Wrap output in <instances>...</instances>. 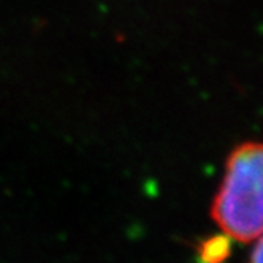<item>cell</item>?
Instances as JSON below:
<instances>
[{
    "mask_svg": "<svg viewBox=\"0 0 263 263\" xmlns=\"http://www.w3.org/2000/svg\"><path fill=\"white\" fill-rule=\"evenodd\" d=\"M211 216L232 241L251 242L263 233V143L248 141L230 153Z\"/></svg>",
    "mask_w": 263,
    "mask_h": 263,
    "instance_id": "6da1fadb",
    "label": "cell"
},
{
    "mask_svg": "<svg viewBox=\"0 0 263 263\" xmlns=\"http://www.w3.org/2000/svg\"><path fill=\"white\" fill-rule=\"evenodd\" d=\"M230 241L223 233L204 239L198 248V258L203 263H222L230 255Z\"/></svg>",
    "mask_w": 263,
    "mask_h": 263,
    "instance_id": "7a4b0ae2",
    "label": "cell"
},
{
    "mask_svg": "<svg viewBox=\"0 0 263 263\" xmlns=\"http://www.w3.org/2000/svg\"><path fill=\"white\" fill-rule=\"evenodd\" d=\"M248 263H263V233L255 239Z\"/></svg>",
    "mask_w": 263,
    "mask_h": 263,
    "instance_id": "3957f363",
    "label": "cell"
}]
</instances>
